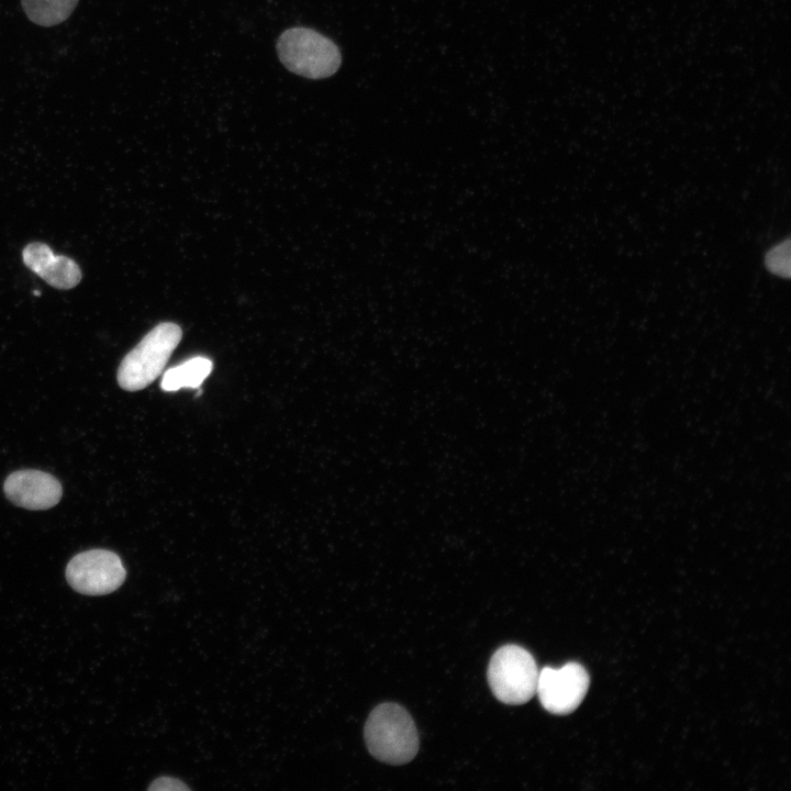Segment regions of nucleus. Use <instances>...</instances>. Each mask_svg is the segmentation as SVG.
<instances>
[{
	"label": "nucleus",
	"mask_w": 791,
	"mask_h": 791,
	"mask_svg": "<svg viewBox=\"0 0 791 791\" xmlns=\"http://www.w3.org/2000/svg\"><path fill=\"white\" fill-rule=\"evenodd\" d=\"M126 571L121 558L107 549H90L70 559L66 579L77 592L102 595L116 590L124 581Z\"/></svg>",
	"instance_id": "39448f33"
},
{
	"label": "nucleus",
	"mask_w": 791,
	"mask_h": 791,
	"mask_svg": "<svg viewBox=\"0 0 791 791\" xmlns=\"http://www.w3.org/2000/svg\"><path fill=\"white\" fill-rule=\"evenodd\" d=\"M280 62L290 71L310 79L332 76L339 68L342 55L328 37L308 27L286 30L277 41Z\"/></svg>",
	"instance_id": "7ed1b4c3"
},
{
	"label": "nucleus",
	"mask_w": 791,
	"mask_h": 791,
	"mask_svg": "<svg viewBox=\"0 0 791 791\" xmlns=\"http://www.w3.org/2000/svg\"><path fill=\"white\" fill-rule=\"evenodd\" d=\"M78 0H22L27 18L37 25L53 26L65 21Z\"/></svg>",
	"instance_id": "9d476101"
},
{
	"label": "nucleus",
	"mask_w": 791,
	"mask_h": 791,
	"mask_svg": "<svg viewBox=\"0 0 791 791\" xmlns=\"http://www.w3.org/2000/svg\"><path fill=\"white\" fill-rule=\"evenodd\" d=\"M364 734L369 753L383 762H409L419 749L415 724L410 714L396 703H382L375 708L368 716Z\"/></svg>",
	"instance_id": "f257e3e1"
},
{
	"label": "nucleus",
	"mask_w": 791,
	"mask_h": 791,
	"mask_svg": "<svg viewBox=\"0 0 791 791\" xmlns=\"http://www.w3.org/2000/svg\"><path fill=\"white\" fill-rule=\"evenodd\" d=\"M5 497L27 510H47L56 505L63 494L60 482L52 475L34 470H18L3 484Z\"/></svg>",
	"instance_id": "0eeeda50"
},
{
	"label": "nucleus",
	"mask_w": 791,
	"mask_h": 791,
	"mask_svg": "<svg viewBox=\"0 0 791 791\" xmlns=\"http://www.w3.org/2000/svg\"><path fill=\"white\" fill-rule=\"evenodd\" d=\"M790 239L787 238L768 250L765 264L772 274L786 278L790 276Z\"/></svg>",
	"instance_id": "9b49d317"
},
{
	"label": "nucleus",
	"mask_w": 791,
	"mask_h": 791,
	"mask_svg": "<svg viewBox=\"0 0 791 791\" xmlns=\"http://www.w3.org/2000/svg\"><path fill=\"white\" fill-rule=\"evenodd\" d=\"M212 361L197 356L168 369L161 379V389L176 391L181 388H198L212 371Z\"/></svg>",
	"instance_id": "1a4fd4ad"
},
{
	"label": "nucleus",
	"mask_w": 791,
	"mask_h": 791,
	"mask_svg": "<svg viewBox=\"0 0 791 791\" xmlns=\"http://www.w3.org/2000/svg\"><path fill=\"white\" fill-rule=\"evenodd\" d=\"M590 678L578 662L560 668L545 667L538 671L536 694L550 713L565 715L575 711L589 689Z\"/></svg>",
	"instance_id": "423d86ee"
},
{
	"label": "nucleus",
	"mask_w": 791,
	"mask_h": 791,
	"mask_svg": "<svg viewBox=\"0 0 791 791\" xmlns=\"http://www.w3.org/2000/svg\"><path fill=\"white\" fill-rule=\"evenodd\" d=\"M190 788L185 784L182 781L172 778V777H159L156 780L152 782V784L148 787V790H156V791H178V790H189Z\"/></svg>",
	"instance_id": "f8f14e48"
},
{
	"label": "nucleus",
	"mask_w": 791,
	"mask_h": 791,
	"mask_svg": "<svg viewBox=\"0 0 791 791\" xmlns=\"http://www.w3.org/2000/svg\"><path fill=\"white\" fill-rule=\"evenodd\" d=\"M488 682L495 698L505 704H522L536 693L538 669L523 647L504 645L491 657Z\"/></svg>",
	"instance_id": "20e7f679"
},
{
	"label": "nucleus",
	"mask_w": 791,
	"mask_h": 791,
	"mask_svg": "<svg viewBox=\"0 0 791 791\" xmlns=\"http://www.w3.org/2000/svg\"><path fill=\"white\" fill-rule=\"evenodd\" d=\"M181 336L182 331L175 323L156 325L122 359L116 375L119 386L137 391L151 385L164 370Z\"/></svg>",
	"instance_id": "f03ea898"
},
{
	"label": "nucleus",
	"mask_w": 791,
	"mask_h": 791,
	"mask_svg": "<svg viewBox=\"0 0 791 791\" xmlns=\"http://www.w3.org/2000/svg\"><path fill=\"white\" fill-rule=\"evenodd\" d=\"M23 263L57 289H71L81 280V270L71 258L55 255L44 243H31L22 253Z\"/></svg>",
	"instance_id": "6e6552de"
}]
</instances>
